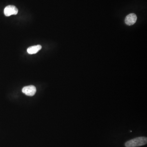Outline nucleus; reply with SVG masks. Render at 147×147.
Wrapping results in <instances>:
<instances>
[{
    "mask_svg": "<svg viewBox=\"0 0 147 147\" xmlns=\"http://www.w3.org/2000/svg\"><path fill=\"white\" fill-rule=\"evenodd\" d=\"M36 91V88L32 85L24 87L22 89V92L28 96H33L34 95Z\"/></svg>",
    "mask_w": 147,
    "mask_h": 147,
    "instance_id": "3",
    "label": "nucleus"
},
{
    "mask_svg": "<svg viewBox=\"0 0 147 147\" xmlns=\"http://www.w3.org/2000/svg\"><path fill=\"white\" fill-rule=\"evenodd\" d=\"M147 143L146 137H139L127 141L125 144V146L126 147H138L144 146Z\"/></svg>",
    "mask_w": 147,
    "mask_h": 147,
    "instance_id": "1",
    "label": "nucleus"
},
{
    "mask_svg": "<svg viewBox=\"0 0 147 147\" xmlns=\"http://www.w3.org/2000/svg\"><path fill=\"white\" fill-rule=\"evenodd\" d=\"M137 20V16L136 14L134 13H131L128 14L125 17V24L128 26H131L134 25Z\"/></svg>",
    "mask_w": 147,
    "mask_h": 147,
    "instance_id": "4",
    "label": "nucleus"
},
{
    "mask_svg": "<svg viewBox=\"0 0 147 147\" xmlns=\"http://www.w3.org/2000/svg\"><path fill=\"white\" fill-rule=\"evenodd\" d=\"M41 48L42 46L40 45H34L29 47L27 50V52L30 55L36 54L39 50H41Z\"/></svg>",
    "mask_w": 147,
    "mask_h": 147,
    "instance_id": "5",
    "label": "nucleus"
},
{
    "mask_svg": "<svg viewBox=\"0 0 147 147\" xmlns=\"http://www.w3.org/2000/svg\"><path fill=\"white\" fill-rule=\"evenodd\" d=\"M18 9L14 5H8L6 7L4 10L5 15L9 16L12 15H16L18 13Z\"/></svg>",
    "mask_w": 147,
    "mask_h": 147,
    "instance_id": "2",
    "label": "nucleus"
}]
</instances>
